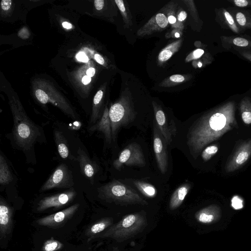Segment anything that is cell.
Wrapping results in <instances>:
<instances>
[{
  "label": "cell",
  "instance_id": "11",
  "mask_svg": "<svg viewBox=\"0 0 251 251\" xmlns=\"http://www.w3.org/2000/svg\"><path fill=\"white\" fill-rule=\"evenodd\" d=\"M155 119L154 120L168 145L172 142V138L177 132L175 123L173 120L169 122L162 107L155 101H152Z\"/></svg>",
  "mask_w": 251,
  "mask_h": 251
},
{
  "label": "cell",
  "instance_id": "15",
  "mask_svg": "<svg viewBox=\"0 0 251 251\" xmlns=\"http://www.w3.org/2000/svg\"><path fill=\"white\" fill-rule=\"evenodd\" d=\"M221 215L220 207L216 204H211L198 211L195 214V217L199 223L210 224L219 221Z\"/></svg>",
  "mask_w": 251,
  "mask_h": 251
},
{
  "label": "cell",
  "instance_id": "27",
  "mask_svg": "<svg viewBox=\"0 0 251 251\" xmlns=\"http://www.w3.org/2000/svg\"><path fill=\"white\" fill-rule=\"evenodd\" d=\"M115 2L122 15L125 28H129L133 23L128 3L124 0H115Z\"/></svg>",
  "mask_w": 251,
  "mask_h": 251
},
{
  "label": "cell",
  "instance_id": "22",
  "mask_svg": "<svg viewBox=\"0 0 251 251\" xmlns=\"http://www.w3.org/2000/svg\"><path fill=\"white\" fill-rule=\"evenodd\" d=\"M178 4L174 0L166 4L160 10L167 17L169 24L172 29H177L183 31L179 26L176 18Z\"/></svg>",
  "mask_w": 251,
  "mask_h": 251
},
{
  "label": "cell",
  "instance_id": "28",
  "mask_svg": "<svg viewBox=\"0 0 251 251\" xmlns=\"http://www.w3.org/2000/svg\"><path fill=\"white\" fill-rule=\"evenodd\" d=\"M132 183L143 195L148 198H154L157 194L155 187L149 183L140 180H133Z\"/></svg>",
  "mask_w": 251,
  "mask_h": 251
},
{
  "label": "cell",
  "instance_id": "47",
  "mask_svg": "<svg viewBox=\"0 0 251 251\" xmlns=\"http://www.w3.org/2000/svg\"><path fill=\"white\" fill-rule=\"evenodd\" d=\"M91 80V77H90L87 75L84 76L82 79V82L85 85L88 84L89 82H90Z\"/></svg>",
  "mask_w": 251,
  "mask_h": 251
},
{
  "label": "cell",
  "instance_id": "34",
  "mask_svg": "<svg viewBox=\"0 0 251 251\" xmlns=\"http://www.w3.org/2000/svg\"><path fill=\"white\" fill-rule=\"evenodd\" d=\"M204 53V50L203 49H197L187 56L185 58V62L188 63L191 61L199 60L203 56Z\"/></svg>",
  "mask_w": 251,
  "mask_h": 251
},
{
  "label": "cell",
  "instance_id": "1",
  "mask_svg": "<svg viewBox=\"0 0 251 251\" xmlns=\"http://www.w3.org/2000/svg\"><path fill=\"white\" fill-rule=\"evenodd\" d=\"M235 112L234 102H228L206 112L193 124L186 135V144L193 158L196 159L207 145L238 127Z\"/></svg>",
  "mask_w": 251,
  "mask_h": 251
},
{
  "label": "cell",
  "instance_id": "45",
  "mask_svg": "<svg viewBox=\"0 0 251 251\" xmlns=\"http://www.w3.org/2000/svg\"><path fill=\"white\" fill-rule=\"evenodd\" d=\"M94 58L96 61L100 65H104L105 61L104 58L100 54H96L94 56Z\"/></svg>",
  "mask_w": 251,
  "mask_h": 251
},
{
  "label": "cell",
  "instance_id": "4",
  "mask_svg": "<svg viewBox=\"0 0 251 251\" xmlns=\"http://www.w3.org/2000/svg\"><path fill=\"white\" fill-rule=\"evenodd\" d=\"M13 115L14 140L20 149L28 151L40 135L39 128L20 108L15 107Z\"/></svg>",
  "mask_w": 251,
  "mask_h": 251
},
{
  "label": "cell",
  "instance_id": "35",
  "mask_svg": "<svg viewBox=\"0 0 251 251\" xmlns=\"http://www.w3.org/2000/svg\"><path fill=\"white\" fill-rule=\"evenodd\" d=\"M187 17V12L182 7H178L176 13V18L178 24L182 30H183L184 28V22Z\"/></svg>",
  "mask_w": 251,
  "mask_h": 251
},
{
  "label": "cell",
  "instance_id": "25",
  "mask_svg": "<svg viewBox=\"0 0 251 251\" xmlns=\"http://www.w3.org/2000/svg\"><path fill=\"white\" fill-rule=\"evenodd\" d=\"M54 139L58 152L60 157L64 159L70 155L67 140L62 132L55 130L53 132Z\"/></svg>",
  "mask_w": 251,
  "mask_h": 251
},
{
  "label": "cell",
  "instance_id": "40",
  "mask_svg": "<svg viewBox=\"0 0 251 251\" xmlns=\"http://www.w3.org/2000/svg\"><path fill=\"white\" fill-rule=\"evenodd\" d=\"M236 51L242 55L244 58L251 62V51L244 50L238 48H234Z\"/></svg>",
  "mask_w": 251,
  "mask_h": 251
},
{
  "label": "cell",
  "instance_id": "26",
  "mask_svg": "<svg viewBox=\"0 0 251 251\" xmlns=\"http://www.w3.org/2000/svg\"><path fill=\"white\" fill-rule=\"evenodd\" d=\"M191 74H176L165 78L159 84L162 87H171L184 83L192 78Z\"/></svg>",
  "mask_w": 251,
  "mask_h": 251
},
{
  "label": "cell",
  "instance_id": "42",
  "mask_svg": "<svg viewBox=\"0 0 251 251\" xmlns=\"http://www.w3.org/2000/svg\"><path fill=\"white\" fill-rule=\"evenodd\" d=\"M11 0H2L1 1V7L3 10H8L11 5Z\"/></svg>",
  "mask_w": 251,
  "mask_h": 251
},
{
  "label": "cell",
  "instance_id": "14",
  "mask_svg": "<svg viewBox=\"0 0 251 251\" xmlns=\"http://www.w3.org/2000/svg\"><path fill=\"white\" fill-rule=\"evenodd\" d=\"M13 209L2 198H0V239L6 238L12 232Z\"/></svg>",
  "mask_w": 251,
  "mask_h": 251
},
{
  "label": "cell",
  "instance_id": "20",
  "mask_svg": "<svg viewBox=\"0 0 251 251\" xmlns=\"http://www.w3.org/2000/svg\"><path fill=\"white\" fill-rule=\"evenodd\" d=\"M221 41L224 48L228 49L234 47L251 51V39L241 37L222 36Z\"/></svg>",
  "mask_w": 251,
  "mask_h": 251
},
{
  "label": "cell",
  "instance_id": "2",
  "mask_svg": "<svg viewBox=\"0 0 251 251\" xmlns=\"http://www.w3.org/2000/svg\"><path fill=\"white\" fill-rule=\"evenodd\" d=\"M109 116L112 140L114 141L120 128L133 122L136 116L132 95L128 88L123 91L119 99L111 105Z\"/></svg>",
  "mask_w": 251,
  "mask_h": 251
},
{
  "label": "cell",
  "instance_id": "38",
  "mask_svg": "<svg viewBox=\"0 0 251 251\" xmlns=\"http://www.w3.org/2000/svg\"><path fill=\"white\" fill-rule=\"evenodd\" d=\"M182 31L177 29H173L170 32H168L165 34V37L167 39L171 38H178L182 36Z\"/></svg>",
  "mask_w": 251,
  "mask_h": 251
},
{
  "label": "cell",
  "instance_id": "36",
  "mask_svg": "<svg viewBox=\"0 0 251 251\" xmlns=\"http://www.w3.org/2000/svg\"><path fill=\"white\" fill-rule=\"evenodd\" d=\"M35 95L38 100L43 104H46L49 101L48 95L41 89L37 90L35 92Z\"/></svg>",
  "mask_w": 251,
  "mask_h": 251
},
{
  "label": "cell",
  "instance_id": "32",
  "mask_svg": "<svg viewBox=\"0 0 251 251\" xmlns=\"http://www.w3.org/2000/svg\"><path fill=\"white\" fill-rule=\"evenodd\" d=\"M218 150L219 146L216 144L207 146L201 152V156L202 159L204 161H208L216 154Z\"/></svg>",
  "mask_w": 251,
  "mask_h": 251
},
{
  "label": "cell",
  "instance_id": "5",
  "mask_svg": "<svg viewBox=\"0 0 251 251\" xmlns=\"http://www.w3.org/2000/svg\"><path fill=\"white\" fill-rule=\"evenodd\" d=\"M99 192L101 199L117 204H148L134 189L117 180H113L102 186L99 188Z\"/></svg>",
  "mask_w": 251,
  "mask_h": 251
},
{
  "label": "cell",
  "instance_id": "48",
  "mask_svg": "<svg viewBox=\"0 0 251 251\" xmlns=\"http://www.w3.org/2000/svg\"><path fill=\"white\" fill-rule=\"evenodd\" d=\"M62 25L64 28H67V29H70L72 27V25L67 22H63L62 23Z\"/></svg>",
  "mask_w": 251,
  "mask_h": 251
},
{
  "label": "cell",
  "instance_id": "37",
  "mask_svg": "<svg viewBox=\"0 0 251 251\" xmlns=\"http://www.w3.org/2000/svg\"><path fill=\"white\" fill-rule=\"evenodd\" d=\"M229 1L240 8L251 7V0H233Z\"/></svg>",
  "mask_w": 251,
  "mask_h": 251
},
{
  "label": "cell",
  "instance_id": "17",
  "mask_svg": "<svg viewBox=\"0 0 251 251\" xmlns=\"http://www.w3.org/2000/svg\"><path fill=\"white\" fill-rule=\"evenodd\" d=\"M77 159L82 175L89 179H92L96 173V165L80 149L77 151Z\"/></svg>",
  "mask_w": 251,
  "mask_h": 251
},
{
  "label": "cell",
  "instance_id": "13",
  "mask_svg": "<svg viewBox=\"0 0 251 251\" xmlns=\"http://www.w3.org/2000/svg\"><path fill=\"white\" fill-rule=\"evenodd\" d=\"M169 24L166 15L162 12H158L137 30V35L144 37L162 31L168 27Z\"/></svg>",
  "mask_w": 251,
  "mask_h": 251
},
{
  "label": "cell",
  "instance_id": "30",
  "mask_svg": "<svg viewBox=\"0 0 251 251\" xmlns=\"http://www.w3.org/2000/svg\"><path fill=\"white\" fill-rule=\"evenodd\" d=\"M241 118L246 125L251 124V102L248 98L243 99L240 105Z\"/></svg>",
  "mask_w": 251,
  "mask_h": 251
},
{
  "label": "cell",
  "instance_id": "39",
  "mask_svg": "<svg viewBox=\"0 0 251 251\" xmlns=\"http://www.w3.org/2000/svg\"><path fill=\"white\" fill-rule=\"evenodd\" d=\"M103 96V92L102 90H99L96 93L93 100V103L95 107H99V104L102 99Z\"/></svg>",
  "mask_w": 251,
  "mask_h": 251
},
{
  "label": "cell",
  "instance_id": "8",
  "mask_svg": "<svg viewBox=\"0 0 251 251\" xmlns=\"http://www.w3.org/2000/svg\"><path fill=\"white\" fill-rule=\"evenodd\" d=\"M153 146L158 168L164 175L168 167V145L154 120L153 122Z\"/></svg>",
  "mask_w": 251,
  "mask_h": 251
},
{
  "label": "cell",
  "instance_id": "10",
  "mask_svg": "<svg viewBox=\"0 0 251 251\" xmlns=\"http://www.w3.org/2000/svg\"><path fill=\"white\" fill-rule=\"evenodd\" d=\"M76 195L75 191L71 188L64 192L45 197L38 203L37 210L40 212L50 208L61 207L71 202Z\"/></svg>",
  "mask_w": 251,
  "mask_h": 251
},
{
  "label": "cell",
  "instance_id": "31",
  "mask_svg": "<svg viewBox=\"0 0 251 251\" xmlns=\"http://www.w3.org/2000/svg\"><path fill=\"white\" fill-rule=\"evenodd\" d=\"M63 247L62 243L51 237L44 242L42 250V251H57Z\"/></svg>",
  "mask_w": 251,
  "mask_h": 251
},
{
  "label": "cell",
  "instance_id": "29",
  "mask_svg": "<svg viewBox=\"0 0 251 251\" xmlns=\"http://www.w3.org/2000/svg\"><path fill=\"white\" fill-rule=\"evenodd\" d=\"M13 180V176L4 157L0 154V184L5 185Z\"/></svg>",
  "mask_w": 251,
  "mask_h": 251
},
{
  "label": "cell",
  "instance_id": "9",
  "mask_svg": "<svg viewBox=\"0 0 251 251\" xmlns=\"http://www.w3.org/2000/svg\"><path fill=\"white\" fill-rule=\"evenodd\" d=\"M251 157V138L241 142L229 158L225 166L226 173L234 172L243 167Z\"/></svg>",
  "mask_w": 251,
  "mask_h": 251
},
{
  "label": "cell",
  "instance_id": "3",
  "mask_svg": "<svg viewBox=\"0 0 251 251\" xmlns=\"http://www.w3.org/2000/svg\"><path fill=\"white\" fill-rule=\"evenodd\" d=\"M147 226V220L143 212L134 213L125 216L104 232L93 238H111L118 242H122L142 232Z\"/></svg>",
  "mask_w": 251,
  "mask_h": 251
},
{
  "label": "cell",
  "instance_id": "24",
  "mask_svg": "<svg viewBox=\"0 0 251 251\" xmlns=\"http://www.w3.org/2000/svg\"><path fill=\"white\" fill-rule=\"evenodd\" d=\"M231 12L233 17L241 31L247 29H251V13L249 10L233 9Z\"/></svg>",
  "mask_w": 251,
  "mask_h": 251
},
{
  "label": "cell",
  "instance_id": "23",
  "mask_svg": "<svg viewBox=\"0 0 251 251\" xmlns=\"http://www.w3.org/2000/svg\"><path fill=\"white\" fill-rule=\"evenodd\" d=\"M113 222V219L110 217H106L98 221L91 225L87 229L85 234L89 237V240L92 239L98 234L104 231L109 227Z\"/></svg>",
  "mask_w": 251,
  "mask_h": 251
},
{
  "label": "cell",
  "instance_id": "19",
  "mask_svg": "<svg viewBox=\"0 0 251 251\" xmlns=\"http://www.w3.org/2000/svg\"><path fill=\"white\" fill-rule=\"evenodd\" d=\"M217 20L221 26L229 29L236 34H240L242 31L237 25L235 20L228 11L224 8L218 10Z\"/></svg>",
  "mask_w": 251,
  "mask_h": 251
},
{
  "label": "cell",
  "instance_id": "33",
  "mask_svg": "<svg viewBox=\"0 0 251 251\" xmlns=\"http://www.w3.org/2000/svg\"><path fill=\"white\" fill-rule=\"evenodd\" d=\"M182 1L187 6L188 10L190 12L193 19L196 21H198L199 20V14L194 1L192 0H183Z\"/></svg>",
  "mask_w": 251,
  "mask_h": 251
},
{
  "label": "cell",
  "instance_id": "16",
  "mask_svg": "<svg viewBox=\"0 0 251 251\" xmlns=\"http://www.w3.org/2000/svg\"><path fill=\"white\" fill-rule=\"evenodd\" d=\"M91 131H98L103 133L106 141L110 143L112 140L111 122L109 116V110L105 107L99 121L90 128Z\"/></svg>",
  "mask_w": 251,
  "mask_h": 251
},
{
  "label": "cell",
  "instance_id": "44",
  "mask_svg": "<svg viewBox=\"0 0 251 251\" xmlns=\"http://www.w3.org/2000/svg\"><path fill=\"white\" fill-rule=\"evenodd\" d=\"M104 2L103 0H95L94 4L96 9L98 10H101L103 8Z\"/></svg>",
  "mask_w": 251,
  "mask_h": 251
},
{
  "label": "cell",
  "instance_id": "7",
  "mask_svg": "<svg viewBox=\"0 0 251 251\" xmlns=\"http://www.w3.org/2000/svg\"><path fill=\"white\" fill-rule=\"evenodd\" d=\"M71 171L65 164L59 165L41 187L40 191L54 188H68L74 185Z\"/></svg>",
  "mask_w": 251,
  "mask_h": 251
},
{
  "label": "cell",
  "instance_id": "18",
  "mask_svg": "<svg viewBox=\"0 0 251 251\" xmlns=\"http://www.w3.org/2000/svg\"><path fill=\"white\" fill-rule=\"evenodd\" d=\"M191 187V184L187 182L180 185L174 191L169 201L170 210H175L180 206Z\"/></svg>",
  "mask_w": 251,
  "mask_h": 251
},
{
  "label": "cell",
  "instance_id": "12",
  "mask_svg": "<svg viewBox=\"0 0 251 251\" xmlns=\"http://www.w3.org/2000/svg\"><path fill=\"white\" fill-rule=\"evenodd\" d=\"M79 207V204L75 203L58 212L38 219L36 222L41 226L50 228L58 227L71 219Z\"/></svg>",
  "mask_w": 251,
  "mask_h": 251
},
{
  "label": "cell",
  "instance_id": "6",
  "mask_svg": "<svg viewBox=\"0 0 251 251\" xmlns=\"http://www.w3.org/2000/svg\"><path fill=\"white\" fill-rule=\"evenodd\" d=\"M123 165L138 167L146 165L145 156L139 144L136 142L129 144L113 163L114 167L118 170H120Z\"/></svg>",
  "mask_w": 251,
  "mask_h": 251
},
{
  "label": "cell",
  "instance_id": "43",
  "mask_svg": "<svg viewBox=\"0 0 251 251\" xmlns=\"http://www.w3.org/2000/svg\"><path fill=\"white\" fill-rule=\"evenodd\" d=\"M232 205L235 209H241L243 207L242 201H240V199H236L233 200Z\"/></svg>",
  "mask_w": 251,
  "mask_h": 251
},
{
  "label": "cell",
  "instance_id": "21",
  "mask_svg": "<svg viewBox=\"0 0 251 251\" xmlns=\"http://www.w3.org/2000/svg\"><path fill=\"white\" fill-rule=\"evenodd\" d=\"M183 39L181 38L176 40L163 48L157 57V65L161 66L168 61L172 56L177 52L183 44Z\"/></svg>",
  "mask_w": 251,
  "mask_h": 251
},
{
  "label": "cell",
  "instance_id": "46",
  "mask_svg": "<svg viewBox=\"0 0 251 251\" xmlns=\"http://www.w3.org/2000/svg\"><path fill=\"white\" fill-rule=\"evenodd\" d=\"M95 72H96V70H95V68H90L87 70L86 75H87L91 77L94 75L95 74Z\"/></svg>",
  "mask_w": 251,
  "mask_h": 251
},
{
  "label": "cell",
  "instance_id": "41",
  "mask_svg": "<svg viewBox=\"0 0 251 251\" xmlns=\"http://www.w3.org/2000/svg\"><path fill=\"white\" fill-rule=\"evenodd\" d=\"M76 58L77 60L83 62H87L89 59L86 54L82 51H80L77 53L76 55Z\"/></svg>",
  "mask_w": 251,
  "mask_h": 251
}]
</instances>
